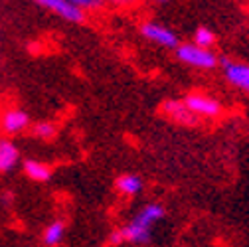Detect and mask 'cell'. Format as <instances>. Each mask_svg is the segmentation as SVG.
<instances>
[{
	"instance_id": "1",
	"label": "cell",
	"mask_w": 249,
	"mask_h": 247,
	"mask_svg": "<svg viewBox=\"0 0 249 247\" xmlns=\"http://www.w3.org/2000/svg\"><path fill=\"white\" fill-rule=\"evenodd\" d=\"M176 57L184 66H190L196 70H213L217 68V55L210 48H202L198 44H178L176 48Z\"/></svg>"
},
{
	"instance_id": "2",
	"label": "cell",
	"mask_w": 249,
	"mask_h": 247,
	"mask_svg": "<svg viewBox=\"0 0 249 247\" xmlns=\"http://www.w3.org/2000/svg\"><path fill=\"white\" fill-rule=\"evenodd\" d=\"M141 36L146 38L152 44H157L160 48H168V50H174L180 44L176 32H172L170 28H166L162 24H157V22H144L141 26Z\"/></svg>"
},
{
	"instance_id": "3",
	"label": "cell",
	"mask_w": 249,
	"mask_h": 247,
	"mask_svg": "<svg viewBox=\"0 0 249 247\" xmlns=\"http://www.w3.org/2000/svg\"><path fill=\"white\" fill-rule=\"evenodd\" d=\"M217 64L222 66L228 83H231L239 91L249 93V64H243V61H233L230 57H220V59H217Z\"/></svg>"
},
{
	"instance_id": "4",
	"label": "cell",
	"mask_w": 249,
	"mask_h": 247,
	"mask_svg": "<svg viewBox=\"0 0 249 247\" xmlns=\"http://www.w3.org/2000/svg\"><path fill=\"white\" fill-rule=\"evenodd\" d=\"M184 103L190 107V111L200 119V117H206V119H213V117H220L222 115V103L215 101L204 93H190L186 95Z\"/></svg>"
},
{
	"instance_id": "5",
	"label": "cell",
	"mask_w": 249,
	"mask_h": 247,
	"mask_svg": "<svg viewBox=\"0 0 249 247\" xmlns=\"http://www.w3.org/2000/svg\"><path fill=\"white\" fill-rule=\"evenodd\" d=\"M121 235H123V243H135V245H146L152 241V226L146 224L144 220H141L139 215L124 226L119 228Z\"/></svg>"
},
{
	"instance_id": "6",
	"label": "cell",
	"mask_w": 249,
	"mask_h": 247,
	"mask_svg": "<svg viewBox=\"0 0 249 247\" xmlns=\"http://www.w3.org/2000/svg\"><path fill=\"white\" fill-rule=\"evenodd\" d=\"M38 6H42L44 10L59 16L61 20H68V22H83L85 12L77 6H73L68 0H34Z\"/></svg>"
},
{
	"instance_id": "7",
	"label": "cell",
	"mask_w": 249,
	"mask_h": 247,
	"mask_svg": "<svg viewBox=\"0 0 249 247\" xmlns=\"http://www.w3.org/2000/svg\"><path fill=\"white\" fill-rule=\"evenodd\" d=\"M160 111L164 117H168L170 121L178 123V125H184V127H192L198 123V117L190 111V107L186 105L184 101H176V99H170V101H164L160 105Z\"/></svg>"
},
{
	"instance_id": "8",
	"label": "cell",
	"mask_w": 249,
	"mask_h": 247,
	"mask_svg": "<svg viewBox=\"0 0 249 247\" xmlns=\"http://www.w3.org/2000/svg\"><path fill=\"white\" fill-rule=\"evenodd\" d=\"M0 127L8 137L20 135L30 127V117L22 111V109H10L2 115V121H0Z\"/></svg>"
},
{
	"instance_id": "9",
	"label": "cell",
	"mask_w": 249,
	"mask_h": 247,
	"mask_svg": "<svg viewBox=\"0 0 249 247\" xmlns=\"http://www.w3.org/2000/svg\"><path fill=\"white\" fill-rule=\"evenodd\" d=\"M20 162V150L10 139H0V174H6Z\"/></svg>"
},
{
	"instance_id": "10",
	"label": "cell",
	"mask_w": 249,
	"mask_h": 247,
	"mask_svg": "<svg viewBox=\"0 0 249 247\" xmlns=\"http://www.w3.org/2000/svg\"><path fill=\"white\" fill-rule=\"evenodd\" d=\"M144 186V182L137 174H121L115 180V190L123 196H137Z\"/></svg>"
},
{
	"instance_id": "11",
	"label": "cell",
	"mask_w": 249,
	"mask_h": 247,
	"mask_svg": "<svg viewBox=\"0 0 249 247\" xmlns=\"http://www.w3.org/2000/svg\"><path fill=\"white\" fill-rule=\"evenodd\" d=\"M22 170L30 180H34V182H48L52 178V168L46 162H40V160H34V159H26L22 162Z\"/></svg>"
},
{
	"instance_id": "12",
	"label": "cell",
	"mask_w": 249,
	"mask_h": 247,
	"mask_svg": "<svg viewBox=\"0 0 249 247\" xmlns=\"http://www.w3.org/2000/svg\"><path fill=\"white\" fill-rule=\"evenodd\" d=\"M64 235H66V224L61 220H55L52 222L44 233H42V243L44 245H59L61 241H64Z\"/></svg>"
},
{
	"instance_id": "13",
	"label": "cell",
	"mask_w": 249,
	"mask_h": 247,
	"mask_svg": "<svg viewBox=\"0 0 249 247\" xmlns=\"http://www.w3.org/2000/svg\"><path fill=\"white\" fill-rule=\"evenodd\" d=\"M139 218L141 220H144L146 224H150V226H154L157 222H160V220H164V215H166V210H164V206L162 204H159V202H152V204H146L139 213Z\"/></svg>"
},
{
	"instance_id": "14",
	"label": "cell",
	"mask_w": 249,
	"mask_h": 247,
	"mask_svg": "<svg viewBox=\"0 0 249 247\" xmlns=\"http://www.w3.org/2000/svg\"><path fill=\"white\" fill-rule=\"evenodd\" d=\"M30 129H32V135L36 139H40V141H52L57 135L55 123H50V121H40V123H36L34 127H30Z\"/></svg>"
},
{
	"instance_id": "15",
	"label": "cell",
	"mask_w": 249,
	"mask_h": 247,
	"mask_svg": "<svg viewBox=\"0 0 249 247\" xmlns=\"http://www.w3.org/2000/svg\"><path fill=\"white\" fill-rule=\"evenodd\" d=\"M194 44H198L202 48H212L215 44V34L212 32L210 28L200 26V28H196V32H194Z\"/></svg>"
},
{
	"instance_id": "16",
	"label": "cell",
	"mask_w": 249,
	"mask_h": 247,
	"mask_svg": "<svg viewBox=\"0 0 249 247\" xmlns=\"http://www.w3.org/2000/svg\"><path fill=\"white\" fill-rule=\"evenodd\" d=\"M68 2H71L77 8H81L83 12L85 10H99V8L105 6V0H68Z\"/></svg>"
},
{
	"instance_id": "17",
	"label": "cell",
	"mask_w": 249,
	"mask_h": 247,
	"mask_svg": "<svg viewBox=\"0 0 249 247\" xmlns=\"http://www.w3.org/2000/svg\"><path fill=\"white\" fill-rule=\"evenodd\" d=\"M113 2H117V4H127L129 0H113Z\"/></svg>"
},
{
	"instance_id": "18",
	"label": "cell",
	"mask_w": 249,
	"mask_h": 247,
	"mask_svg": "<svg viewBox=\"0 0 249 247\" xmlns=\"http://www.w3.org/2000/svg\"><path fill=\"white\" fill-rule=\"evenodd\" d=\"M157 2H160V4H166V2H170V0H157Z\"/></svg>"
}]
</instances>
